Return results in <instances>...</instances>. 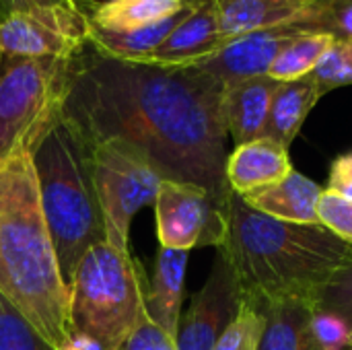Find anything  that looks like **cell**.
<instances>
[{
	"label": "cell",
	"mask_w": 352,
	"mask_h": 350,
	"mask_svg": "<svg viewBox=\"0 0 352 350\" xmlns=\"http://www.w3.org/2000/svg\"><path fill=\"white\" fill-rule=\"evenodd\" d=\"M322 95L352 85V41L334 39L311 72Z\"/></svg>",
	"instance_id": "obj_24"
},
{
	"label": "cell",
	"mask_w": 352,
	"mask_h": 350,
	"mask_svg": "<svg viewBox=\"0 0 352 350\" xmlns=\"http://www.w3.org/2000/svg\"><path fill=\"white\" fill-rule=\"evenodd\" d=\"M316 309L338 318L349 330H352V250L346 262L338 268V272L324 289Z\"/></svg>",
	"instance_id": "obj_27"
},
{
	"label": "cell",
	"mask_w": 352,
	"mask_h": 350,
	"mask_svg": "<svg viewBox=\"0 0 352 350\" xmlns=\"http://www.w3.org/2000/svg\"><path fill=\"white\" fill-rule=\"evenodd\" d=\"M2 58H4V56H2V54H0V64H2Z\"/></svg>",
	"instance_id": "obj_34"
},
{
	"label": "cell",
	"mask_w": 352,
	"mask_h": 350,
	"mask_svg": "<svg viewBox=\"0 0 352 350\" xmlns=\"http://www.w3.org/2000/svg\"><path fill=\"white\" fill-rule=\"evenodd\" d=\"M223 99L225 85L198 66L118 60L87 45L70 60L62 118L87 146L122 140L165 179L227 202L233 190Z\"/></svg>",
	"instance_id": "obj_1"
},
{
	"label": "cell",
	"mask_w": 352,
	"mask_h": 350,
	"mask_svg": "<svg viewBox=\"0 0 352 350\" xmlns=\"http://www.w3.org/2000/svg\"><path fill=\"white\" fill-rule=\"evenodd\" d=\"M227 202L198 186L165 179L155 200L161 248L182 252L221 248L227 235Z\"/></svg>",
	"instance_id": "obj_9"
},
{
	"label": "cell",
	"mask_w": 352,
	"mask_h": 350,
	"mask_svg": "<svg viewBox=\"0 0 352 350\" xmlns=\"http://www.w3.org/2000/svg\"><path fill=\"white\" fill-rule=\"evenodd\" d=\"M72 58H2L0 163L33 153L60 120Z\"/></svg>",
	"instance_id": "obj_6"
},
{
	"label": "cell",
	"mask_w": 352,
	"mask_h": 350,
	"mask_svg": "<svg viewBox=\"0 0 352 350\" xmlns=\"http://www.w3.org/2000/svg\"><path fill=\"white\" fill-rule=\"evenodd\" d=\"M227 254L245 305L266 314L289 301L318 305L352 245L322 223L297 225L248 206L235 192L227 202Z\"/></svg>",
	"instance_id": "obj_2"
},
{
	"label": "cell",
	"mask_w": 352,
	"mask_h": 350,
	"mask_svg": "<svg viewBox=\"0 0 352 350\" xmlns=\"http://www.w3.org/2000/svg\"><path fill=\"white\" fill-rule=\"evenodd\" d=\"M89 151L107 243L130 252V225L138 210L155 206L165 177L144 153L122 140H103Z\"/></svg>",
	"instance_id": "obj_7"
},
{
	"label": "cell",
	"mask_w": 352,
	"mask_h": 350,
	"mask_svg": "<svg viewBox=\"0 0 352 350\" xmlns=\"http://www.w3.org/2000/svg\"><path fill=\"white\" fill-rule=\"evenodd\" d=\"M116 350H177V347L175 338L146 318Z\"/></svg>",
	"instance_id": "obj_29"
},
{
	"label": "cell",
	"mask_w": 352,
	"mask_h": 350,
	"mask_svg": "<svg viewBox=\"0 0 352 350\" xmlns=\"http://www.w3.org/2000/svg\"><path fill=\"white\" fill-rule=\"evenodd\" d=\"M227 39L219 25V0H198L169 37L144 60L155 64H196L217 50Z\"/></svg>",
	"instance_id": "obj_12"
},
{
	"label": "cell",
	"mask_w": 352,
	"mask_h": 350,
	"mask_svg": "<svg viewBox=\"0 0 352 350\" xmlns=\"http://www.w3.org/2000/svg\"><path fill=\"white\" fill-rule=\"evenodd\" d=\"M192 2L194 0H89L87 17L93 29L124 33L163 21Z\"/></svg>",
	"instance_id": "obj_19"
},
{
	"label": "cell",
	"mask_w": 352,
	"mask_h": 350,
	"mask_svg": "<svg viewBox=\"0 0 352 350\" xmlns=\"http://www.w3.org/2000/svg\"><path fill=\"white\" fill-rule=\"evenodd\" d=\"M0 295L54 349L60 347L68 332V285L29 153L0 163Z\"/></svg>",
	"instance_id": "obj_3"
},
{
	"label": "cell",
	"mask_w": 352,
	"mask_h": 350,
	"mask_svg": "<svg viewBox=\"0 0 352 350\" xmlns=\"http://www.w3.org/2000/svg\"><path fill=\"white\" fill-rule=\"evenodd\" d=\"M85 0H0V21L8 14L33 10V8H50V6H74Z\"/></svg>",
	"instance_id": "obj_31"
},
{
	"label": "cell",
	"mask_w": 352,
	"mask_h": 350,
	"mask_svg": "<svg viewBox=\"0 0 352 350\" xmlns=\"http://www.w3.org/2000/svg\"><path fill=\"white\" fill-rule=\"evenodd\" d=\"M351 349H352V330H351Z\"/></svg>",
	"instance_id": "obj_33"
},
{
	"label": "cell",
	"mask_w": 352,
	"mask_h": 350,
	"mask_svg": "<svg viewBox=\"0 0 352 350\" xmlns=\"http://www.w3.org/2000/svg\"><path fill=\"white\" fill-rule=\"evenodd\" d=\"M278 85V80L266 74L225 87V122L235 146L264 136L270 105Z\"/></svg>",
	"instance_id": "obj_14"
},
{
	"label": "cell",
	"mask_w": 352,
	"mask_h": 350,
	"mask_svg": "<svg viewBox=\"0 0 352 350\" xmlns=\"http://www.w3.org/2000/svg\"><path fill=\"white\" fill-rule=\"evenodd\" d=\"M264 328H266V316L243 303L237 318L221 334L212 350H258Z\"/></svg>",
	"instance_id": "obj_25"
},
{
	"label": "cell",
	"mask_w": 352,
	"mask_h": 350,
	"mask_svg": "<svg viewBox=\"0 0 352 350\" xmlns=\"http://www.w3.org/2000/svg\"><path fill=\"white\" fill-rule=\"evenodd\" d=\"M322 192L320 184L293 169L285 179L241 198L248 206L272 219L297 225H316L320 223L318 202Z\"/></svg>",
	"instance_id": "obj_16"
},
{
	"label": "cell",
	"mask_w": 352,
	"mask_h": 350,
	"mask_svg": "<svg viewBox=\"0 0 352 350\" xmlns=\"http://www.w3.org/2000/svg\"><path fill=\"white\" fill-rule=\"evenodd\" d=\"M198 0H194L190 6H186L184 10L157 21L153 25L134 29V31H124V33H113V31H99L91 27V37H89V45L93 50H97L99 54H105L109 58H118V60H146L167 37L169 33L184 21V17L194 8Z\"/></svg>",
	"instance_id": "obj_20"
},
{
	"label": "cell",
	"mask_w": 352,
	"mask_h": 350,
	"mask_svg": "<svg viewBox=\"0 0 352 350\" xmlns=\"http://www.w3.org/2000/svg\"><path fill=\"white\" fill-rule=\"evenodd\" d=\"M87 2L4 17L0 21V54L4 58H74L91 37Z\"/></svg>",
	"instance_id": "obj_8"
},
{
	"label": "cell",
	"mask_w": 352,
	"mask_h": 350,
	"mask_svg": "<svg viewBox=\"0 0 352 350\" xmlns=\"http://www.w3.org/2000/svg\"><path fill=\"white\" fill-rule=\"evenodd\" d=\"M328 190L352 200V153L340 155L338 159L332 161Z\"/></svg>",
	"instance_id": "obj_30"
},
{
	"label": "cell",
	"mask_w": 352,
	"mask_h": 350,
	"mask_svg": "<svg viewBox=\"0 0 352 350\" xmlns=\"http://www.w3.org/2000/svg\"><path fill=\"white\" fill-rule=\"evenodd\" d=\"M31 159L41 210L68 285L80 258L93 245L107 241L103 212L93 186L91 151L60 116L39 140Z\"/></svg>",
	"instance_id": "obj_4"
},
{
	"label": "cell",
	"mask_w": 352,
	"mask_h": 350,
	"mask_svg": "<svg viewBox=\"0 0 352 350\" xmlns=\"http://www.w3.org/2000/svg\"><path fill=\"white\" fill-rule=\"evenodd\" d=\"M318 219L334 235L352 245V200L324 190L318 202Z\"/></svg>",
	"instance_id": "obj_28"
},
{
	"label": "cell",
	"mask_w": 352,
	"mask_h": 350,
	"mask_svg": "<svg viewBox=\"0 0 352 350\" xmlns=\"http://www.w3.org/2000/svg\"><path fill=\"white\" fill-rule=\"evenodd\" d=\"M332 41H334L332 35L318 33V31H303L295 35L274 60L268 76H272L278 83H289L309 76Z\"/></svg>",
	"instance_id": "obj_22"
},
{
	"label": "cell",
	"mask_w": 352,
	"mask_h": 350,
	"mask_svg": "<svg viewBox=\"0 0 352 350\" xmlns=\"http://www.w3.org/2000/svg\"><path fill=\"white\" fill-rule=\"evenodd\" d=\"M322 97L324 95L311 74L297 80L280 83L274 93L262 138H270L285 149H291L301 126Z\"/></svg>",
	"instance_id": "obj_18"
},
{
	"label": "cell",
	"mask_w": 352,
	"mask_h": 350,
	"mask_svg": "<svg viewBox=\"0 0 352 350\" xmlns=\"http://www.w3.org/2000/svg\"><path fill=\"white\" fill-rule=\"evenodd\" d=\"M311 314L314 305L301 301L270 307L258 350H322L311 332Z\"/></svg>",
	"instance_id": "obj_21"
},
{
	"label": "cell",
	"mask_w": 352,
	"mask_h": 350,
	"mask_svg": "<svg viewBox=\"0 0 352 350\" xmlns=\"http://www.w3.org/2000/svg\"><path fill=\"white\" fill-rule=\"evenodd\" d=\"M0 350H56L0 295Z\"/></svg>",
	"instance_id": "obj_23"
},
{
	"label": "cell",
	"mask_w": 352,
	"mask_h": 350,
	"mask_svg": "<svg viewBox=\"0 0 352 350\" xmlns=\"http://www.w3.org/2000/svg\"><path fill=\"white\" fill-rule=\"evenodd\" d=\"M146 281L130 252L93 245L68 283V330L116 350L144 320Z\"/></svg>",
	"instance_id": "obj_5"
},
{
	"label": "cell",
	"mask_w": 352,
	"mask_h": 350,
	"mask_svg": "<svg viewBox=\"0 0 352 350\" xmlns=\"http://www.w3.org/2000/svg\"><path fill=\"white\" fill-rule=\"evenodd\" d=\"M188 254L190 252L161 248L155 258V268L144 293L146 318L163 332H167L171 338L177 336L182 320Z\"/></svg>",
	"instance_id": "obj_13"
},
{
	"label": "cell",
	"mask_w": 352,
	"mask_h": 350,
	"mask_svg": "<svg viewBox=\"0 0 352 350\" xmlns=\"http://www.w3.org/2000/svg\"><path fill=\"white\" fill-rule=\"evenodd\" d=\"M293 171L289 149L270 140L258 138L235 146L227 157V182L237 196L252 194L285 179Z\"/></svg>",
	"instance_id": "obj_15"
},
{
	"label": "cell",
	"mask_w": 352,
	"mask_h": 350,
	"mask_svg": "<svg viewBox=\"0 0 352 350\" xmlns=\"http://www.w3.org/2000/svg\"><path fill=\"white\" fill-rule=\"evenodd\" d=\"M303 23L307 31L352 41V0H316Z\"/></svg>",
	"instance_id": "obj_26"
},
{
	"label": "cell",
	"mask_w": 352,
	"mask_h": 350,
	"mask_svg": "<svg viewBox=\"0 0 352 350\" xmlns=\"http://www.w3.org/2000/svg\"><path fill=\"white\" fill-rule=\"evenodd\" d=\"M56 350H103V347L99 342H95L93 338L80 334V332L68 330L64 340L60 342V347Z\"/></svg>",
	"instance_id": "obj_32"
},
{
	"label": "cell",
	"mask_w": 352,
	"mask_h": 350,
	"mask_svg": "<svg viewBox=\"0 0 352 350\" xmlns=\"http://www.w3.org/2000/svg\"><path fill=\"white\" fill-rule=\"evenodd\" d=\"M241 305L243 299L233 266L223 248H217L206 283L192 297L188 311L182 314L175 336L177 350H212L221 334L237 318Z\"/></svg>",
	"instance_id": "obj_10"
},
{
	"label": "cell",
	"mask_w": 352,
	"mask_h": 350,
	"mask_svg": "<svg viewBox=\"0 0 352 350\" xmlns=\"http://www.w3.org/2000/svg\"><path fill=\"white\" fill-rule=\"evenodd\" d=\"M303 31H307V27L301 19L297 23L243 33L239 37L229 39L212 56L192 66H198L200 70L212 74L225 87L248 78L266 76L283 47Z\"/></svg>",
	"instance_id": "obj_11"
},
{
	"label": "cell",
	"mask_w": 352,
	"mask_h": 350,
	"mask_svg": "<svg viewBox=\"0 0 352 350\" xmlns=\"http://www.w3.org/2000/svg\"><path fill=\"white\" fill-rule=\"evenodd\" d=\"M316 0H219V25L229 41L243 33L305 19Z\"/></svg>",
	"instance_id": "obj_17"
}]
</instances>
